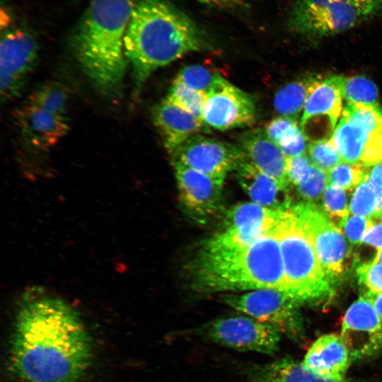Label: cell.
Instances as JSON below:
<instances>
[{"instance_id":"obj_22","label":"cell","mask_w":382,"mask_h":382,"mask_svg":"<svg viewBox=\"0 0 382 382\" xmlns=\"http://www.w3.org/2000/svg\"><path fill=\"white\" fill-rule=\"evenodd\" d=\"M342 93L336 76L320 79L309 95L300 120L301 127L311 119L327 116L335 129L342 110Z\"/></svg>"},{"instance_id":"obj_38","label":"cell","mask_w":382,"mask_h":382,"mask_svg":"<svg viewBox=\"0 0 382 382\" xmlns=\"http://www.w3.org/2000/svg\"><path fill=\"white\" fill-rule=\"evenodd\" d=\"M347 3L368 18L382 11V0H340Z\"/></svg>"},{"instance_id":"obj_16","label":"cell","mask_w":382,"mask_h":382,"mask_svg":"<svg viewBox=\"0 0 382 382\" xmlns=\"http://www.w3.org/2000/svg\"><path fill=\"white\" fill-rule=\"evenodd\" d=\"M173 166L183 206L197 219L204 220L214 214L220 204L224 180L181 164L173 163Z\"/></svg>"},{"instance_id":"obj_24","label":"cell","mask_w":382,"mask_h":382,"mask_svg":"<svg viewBox=\"0 0 382 382\" xmlns=\"http://www.w3.org/2000/svg\"><path fill=\"white\" fill-rule=\"evenodd\" d=\"M265 132L286 158L306 154L307 137L296 120L277 117L266 125Z\"/></svg>"},{"instance_id":"obj_13","label":"cell","mask_w":382,"mask_h":382,"mask_svg":"<svg viewBox=\"0 0 382 382\" xmlns=\"http://www.w3.org/2000/svg\"><path fill=\"white\" fill-rule=\"evenodd\" d=\"M169 153L173 164L222 180L243 160L239 148L199 134L190 137Z\"/></svg>"},{"instance_id":"obj_43","label":"cell","mask_w":382,"mask_h":382,"mask_svg":"<svg viewBox=\"0 0 382 382\" xmlns=\"http://www.w3.org/2000/svg\"><path fill=\"white\" fill-rule=\"evenodd\" d=\"M373 260L374 262L382 263V248L378 250V252Z\"/></svg>"},{"instance_id":"obj_36","label":"cell","mask_w":382,"mask_h":382,"mask_svg":"<svg viewBox=\"0 0 382 382\" xmlns=\"http://www.w3.org/2000/svg\"><path fill=\"white\" fill-rule=\"evenodd\" d=\"M359 282L369 293L382 292V263L371 262L360 265L357 268Z\"/></svg>"},{"instance_id":"obj_23","label":"cell","mask_w":382,"mask_h":382,"mask_svg":"<svg viewBox=\"0 0 382 382\" xmlns=\"http://www.w3.org/2000/svg\"><path fill=\"white\" fill-rule=\"evenodd\" d=\"M250 376L251 382H349L345 378L334 379L317 375L301 362L289 358L255 366Z\"/></svg>"},{"instance_id":"obj_40","label":"cell","mask_w":382,"mask_h":382,"mask_svg":"<svg viewBox=\"0 0 382 382\" xmlns=\"http://www.w3.org/2000/svg\"><path fill=\"white\" fill-rule=\"evenodd\" d=\"M365 178L375 187L382 190V161L372 166L370 170H367Z\"/></svg>"},{"instance_id":"obj_31","label":"cell","mask_w":382,"mask_h":382,"mask_svg":"<svg viewBox=\"0 0 382 382\" xmlns=\"http://www.w3.org/2000/svg\"><path fill=\"white\" fill-rule=\"evenodd\" d=\"M368 167L341 161L328 173L329 184L344 190H351L364 180Z\"/></svg>"},{"instance_id":"obj_37","label":"cell","mask_w":382,"mask_h":382,"mask_svg":"<svg viewBox=\"0 0 382 382\" xmlns=\"http://www.w3.org/2000/svg\"><path fill=\"white\" fill-rule=\"evenodd\" d=\"M373 224L371 219L352 214L342 221L339 226L352 243L359 244L362 242L364 234Z\"/></svg>"},{"instance_id":"obj_7","label":"cell","mask_w":382,"mask_h":382,"mask_svg":"<svg viewBox=\"0 0 382 382\" xmlns=\"http://www.w3.org/2000/svg\"><path fill=\"white\" fill-rule=\"evenodd\" d=\"M224 303L242 314L266 323L293 339L302 332L300 303L286 291L262 289L225 295Z\"/></svg>"},{"instance_id":"obj_4","label":"cell","mask_w":382,"mask_h":382,"mask_svg":"<svg viewBox=\"0 0 382 382\" xmlns=\"http://www.w3.org/2000/svg\"><path fill=\"white\" fill-rule=\"evenodd\" d=\"M190 270L193 286L202 293L262 289L286 291L277 226L243 248L210 251L201 248Z\"/></svg>"},{"instance_id":"obj_2","label":"cell","mask_w":382,"mask_h":382,"mask_svg":"<svg viewBox=\"0 0 382 382\" xmlns=\"http://www.w3.org/2000/svg\"><path fill=\"white\" fill-rule=\"evenodd\" d=\"M124 46L137 89L157 69L209 47L196 24L164 0H134Z\"/></svg>"},{"instance_id":"obj_12","label":"cell","mask_w":382,"mask_h":382,"mask_svg":"<svg viewBox=\"0 0 382 382\" xmlns=\"http://www.w3.org/2000/svg\"><path fill=\"white\" fill-rule=\"evenodd\" d=\"M34 35L24 28L2 33L0 43V88L1 99L10 100L21 91L38 57Z\"/></svg>"},{"instance_id":"obj_3","label":"cell","mask_w":382,"mask_h":382,"mask_svg":"<svg viewBox=\"0 0 382 382\" xmlns=\"http://www.w3.org/2000/svg\"><path fill=\"white\" fill-rule=\"evenodd\" d=\"M134 0H91L76 26L72 48L81 67L103 95L117 98L125 71L124 40Z\"/></svg>"},{"instance_id":"obj_26","label":"cell","mask_w":382,"mask_h":382,"mask_svg":"<svg viewBox=\"0 0 382 382\" xmlns=\"http://www.w3.org/2000/svg\"><path fill=\"white\" fill-rule=\"evenodd\" d=\"M69 93L57 81L43 83L30 96L28 103L50 112L66 116Z\"/></svg>"},{"instance_id":"obj_33","label":"cell","mask_w":382,"mask_h":382,"mask_svg":"<svg viewBox=\"0 0 382 382\" xmlns=\"http://www.w3.org/2000/svg\"><path fill=\"white\" fill-rule=\"evenodd\" d=\"M324 211L330 219H340L339 224L349 216V207L345 190L328 184L323 192Z\"/></svg>"},{"instance_id":"obj_32","label":"cell","mask_w":382,"mask_h":382,"mask_svg":"<svg viewBox=\"0 0 382 382\" xmlns=\"http://www.w3.org/2000/svg\"><path fill=\"white\" fill-rule=\"evenodd\" d=\"M308 149L313 165L327 173L342 161L330 138L313 141Z\"/></svg>"},{"instance_id":"obj_11","label":"cell","mask_w":382,"mask_h":382,"mask_svg":"<svg viewBox=\"0 0 382 382\" xmlns=\"http://www.w3.org/2000/svg\"><path fill=\"white\" fill-rule=\"evenodd\" d=\"M291 209L311 241L323 269L333 281L342 274L348 253L341 229L323 209L312 202L299 203Z\"/></svg>"},{"instance_id":"obj_5","label":"cell","mask_w":382,"mask_h":382,"mask_svg":"<svg viewBox=\"0 0 382 382\" xmlns=\"http://www.w3.org/2000/svg\"><path fill=\"white\" fill-rule=\"evenodd\" d=\"M286 291L300 304L330 295L332 281L326 274L313 245L291 207L277 224Z\"/></svg>"},{"instance_id":"obj_1","label":"cell","mask_w":382,"mask_h":382,"mask_svg":"<svg viewBox=\"0 0 382 382\" xmlns=\"http://www.w3.org/2000/svg\"><path fill=\"white\" fill-rule=\"evenodd\" d=\"M93 356L89 333L73 307L40 286L25 291L10 350L21 382H79Z\"/></svg>"},{"instance_id":"obj_19","label":"cell","mask_w":382,"mask_h":382,"mask_svg":"<svg viewBox=\"0 0 382 382\" xmlns=\"http://www.w3.org/2000/svg\"><path fill=\"white\" fill-rule=\"evenodd\" d=\"M351 361L340 335L330 333L321 335L311 345L301 363L320 376L343 379Z\"/></svg>"},{"instance_id":"obj_42","label":"cell","mask_w":382,"mask_h":382,"mask_svg":"<svg viewBox=\"0 0 382 382\" xmlns=\"http://www.w3.org/2000/svg\"><path fill=\"white\" fill-rule=\"evenodd\" d=\"M199 2L212 7H232V4L227 0H197Z\"/></svg>"},{"instance_id":"obj_21","label":"cell","mask_w":382,"mask_h":382,"mask_svg":"<svg viewBox=\"0 0 382 382\" xmlns=\"http://www.w3.org/2000/svg\"><path fill=\"white\" fill-rule=\"evenodd\" d=\"M238 181L250 201L263 207L286 210L291 206L288 187L243 160L236 168Z\"/></svg>"},{"instance_id":"obj_8","label":"cell","mask_w":382,"mask_h":382,"mask_svg":"<svg viewBox=\"0 0 382 382\" xmlns=\"http://www.w3.org/2000/svg\"><path fill=\"white\" fill-rule=\"evenodd\" d=\"M253 202L239 203L226 213L224 228L205 241L212 250L249 246L276 228L283 212Z\"/></svg>"},{"instance_id":"obj_18","label":"cell","mask_w":382,"mask_h":382,"mask_svg":"<svg viewBox=\"0 0 382 382\" xmlns=\"http://www.w3.org/2000/svg\"><path fill=\"white\" fill-rule=\"evenodd\" d=\"M239 149L244 161L284 187H289L287 158L267 137L265 130L252 129L243 134L240 139Z\"/></svg>"},{"instance_id":"obj_27","label":"cell","mask_w":382,"mask_h":382,"mask_svg":"<svg viewBox=\"0 0 382 382\" xmlns=\"http://www.w3.org/2000/svg\"><path fill=\"white\" fill-rule=\"evenodd\" d=\"M343 98L347 103L376 105L378 89L368 78L363 76H336Z\"/></svg>"},{"instance_id":"obj_15","label":"cell","mask_w":382,"mask_h":382,"mask_svg":"<svg viewBox=\"0 0 382 382\" xmlns=\"http://www.w3.org/2000/svg\"><path fill=\"white\" fill-rule=\"evenodd\" d=\"M340 336L352 361L373 356L382 348V324L366 296L359 297L347 310Z\"/></svg>"},{"instance_id":"obj_20","label":"cell","mask_w":382,"mask_h":382,"mask_svg":"<svg viewBox=\"0 0 382 382\" xmlns=\"http://www.w3.org/2000/svg\"><path fill=\"white\" fill-rule=\"evenodd\" d=\"M152 117L168 152L207 127L202 120L183 110L166 98L154 108Z\"/></svg>"},{"instance_id":"obj_44","label":"cell","mask_w":382,"mask_h":382,"mask_svg":"<svg viewBox=\"0 0 382 382\" xmlns=\"http://www.w3.org/2000/svg\"><path fill=\"white\" fill-rule=\"evenodd\" d=\"M227 1H229L232 4L233 6L239 5L240 4L243 2V0H227Z\"/></svg>"},{"instance_id":"obj_6","label":"cell","mask_w":382,"mask_h":382,"mask_svg":"<svg viewBox=\"0 0 382 382\" xmlns=\"http://www.w3.org/2000/svg\"><path fill=\"white\" fill-rule=\"evenodd\" d=\"M330 139L342 161L371 167L382 161V108L346 103Z\"/></svg>"},{"instance_id":"obj_10","label":"cell","mask_w":382,"mask_h":382,"mask_svg":"<svg viewBox=\"0 0 382 382\" xmlns=\"http://www.w3.org/2000/svg\"><path fill=\"white\" fill-rule=\"evenodd\" d=\"M199 337L238 351L272 354L281 334L273 327L246 315L223 317L195 330Z\"/></svg>"},{"instance_id":"obj_9","label":"cell","mask_w":382,"mask_h":382,"mask_svg":"<svg viewBox=\"0 0 382 382\" xmlns=\"http://www.w3.org/2000/svg\"><path fill=\"white\" fill-rule=\"evenodd\" d=\"M368 18L340 0H297L290 12L289 28L311 37H327L353 28Z\"/></svg>"},{"instance_id":"obj_17","label":"cell","mask_w":382,"mask_h":382,"mask_svg":"<svg viewBox=\"0 0 382 382\" xmlns=\"http://www.w3.org/2000/svg\"><path fill=\"white\" fill-rule=\"evenodd\" d=\"M16 122L24 141L35 150H47L68 132L66 116L58 115L28 103L20 108Z\"/></svg>"},{"instance_id":"obj_29","label":"cell","mask_w":382,"mask_h":382,"mask_svg":"<svg viewBox=\"0 0 382 382\" xmlns=\"http://www.w3.org/2000/svg\"><path fill=\"white\" fill-rule=\"evenodd\" d=\"M378 197V189L365 178L354 190L349 204V211L352 214L375 219Z\"/></svg>"},{"instance_id":"obj_41","label":"cell","mask_w":382,"mask_h":382,"mask_svg":"<svg viewBox=\"0 0 382 382\" xmlns=\"http://www.w3.org/2000/svg\"><path fill=\"white\" fill-rule=\"evenodd\" d=\"M372 301L374 308L380 318L382 324V292L380 293H369L364 294Z\"/></svg>"},{"instance_id":"obj_34","label":"cell","mask_w":382,"mask_h":382,"mask_svg":"<svg viewBox=\"0 0 382 382\" xmlns=\"http://www.w3.org/2000/svg\"><path fill=\"white\" fill-rule=\"evenodd\" d=\"M328 184V173L313 166L310 178L297 188L299 195L307 202H311L320 198Z\"/></svg>"},{"instance_id":"obj_14","label":"cell","mask_w":382,"mask_h":382,"mask_svg":"<svg viewBox=\"0 0 382 382\" xmlns=\"http://www.w3.org/2000/svg\"><path fill=\"white\" fill-rule=\"evenodd\" d=\"M202 120L221 131L252 126L255 105L248 93L221 76L206 96Z\"/></svg>"},{"instance_id":"obj_30","label":"cell","mask_w":382,"mask_h":382,"mask_svg":"<svg viewBox=\"0 0 382 382\" xmlns=\"http://www.w3.org/2000/svg\"><path fill=\"white\" fill-rule=\"evenodd\" d=\"M166 98L183 110L202 120L206 95L173 83Z\"/></svg>"},{"instance_id":"obj_25","label":"cell","mask_w":382,"mask_h":382,"mask_svg":"<svg viewBox=\"0 0 382 382\" xmlns=\"http://www.w3.org/2000/svg\"><path fill=\"white\" fill-rule=\"evenodd\" d=\"M320 79L318 76H306L280 88L274 97L275 111L280 116L298 120L309 95Z\"/></svg>"},{"instance_id":"obj_39","label":"cell","mask_w":382,"mask_h":382,"mask_svg":"<svg viewBox=\"0 0 382 382\" xmlns=\"http://www.w3.org/2000/svg\"><path fill=\"white\" fill-rule=\"evenodd\" d=\"M362 242L378 250L382 248V221L371 225L364 234Z\"/></svg>"},{"instance_id":"obj_35","label":"cell","mask_w":382,"mask_h":382,"mask_svg":"<svg viewBox=\"0 0 382 382\" xmlns=\"http://www.w3.org/2000/svg\"><path fill=\"white\" fill-rule=\"evenodd\" d=\"M313 166L311 158L306 154L287 158L286 176L289 185L297 187L307 182L311 175Z\"/></svg>"},{"instance_id":"obj_28","label":"cell","mask_w":382,"mask_h":382,"mask_svg":"<svg viewBox=\"0 0 382 382\" xmlns=\"http://www.w3.org/2000/svg\"><path fill=\"white\" fill-rule=\"evenodd\" d=\"M221 76L204 66L192 64L181 69L173 83L181 84L207 96Z\"/></svg>"}]
</instances>
